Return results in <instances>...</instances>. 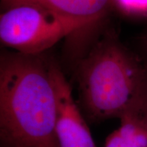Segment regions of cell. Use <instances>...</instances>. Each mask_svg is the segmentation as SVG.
Instances as JSON below:
<instances>
[{
	"label": "cell",
	"instance_id": "1",
	"mask_svg": "<svg viewBox=\"0 0 147 147\" xmlns=\"http://www.w3.org/2000/svg\"><path fill=\"white\" fill-rule=\"evenodd\" d=\"M58 64L45 53L0 57V136L5 147H59L55 135Z\"/></svg>",
	"mask_w": 147,
	"mask_h": 147
},
{
	"label": "cell",
	"instance_id": "2",
	"mask_svg": "<svg viewBox=\"0 0 147 147\" xmlns=\"http://www.w3.org/2000/svg\"><path fill=\"white\" fill-rule=\"evenodd\" d=\"M76 67L82 105L93 122L120 119L147 106V64L115 31L101 35Z\"/></svg>",
	"mask_w": 147,
	"mask_h": 147
},
{
	"label": "cell",
	"instance_id": "3",
	"mask_svg": "<svg viewBox=\"0 0 147 147\" xmlns=\"http://www.w3.org/2000/svg\"><path fill=\"white\" fill-rule=\"evenodd\" d=\"M80 31L74 23L54 12L31 3L1 7V45L27 55L45 53L64 38Z\"/></svg>",
	"mask_w": 147,
	"mask_h": 147
},
{
	"label": "cell",
	"instance_id": "4",
	"mask_svg": "<svg viewBox=\"0 0 147 147\" xmlns=\"http://www.w3.org/2000/svg\"><path fill=\"white\" fill-rule=\"evenodd\" d=\"M57 117L55 135L59 147H96L69 82L58 65L55 71Z\"/></svg>",
	"mask_w": 147,
	"mask_h": 147
},
{
	"label": "cell",
	"instance_id": "5",
	"mask_svg": "<svg viewBox=\"0 0 147 147\" xmlns=\"http://www.w3.org/2000/svg\"><path fill=\"white\" fill-rule=\"evenodd\" d=\"M18 3H31L54 12L74 23L84 34L99 26L111 13L110 0H1V7Z\"/></svg>",
	"mask_w": 147,
	"mask_h": 147
},
{
	"label": "cell",
	"instance_id": "6",
	"mask_svg": "<svg viewBox=\"0 0 147 147\" xmlns=\"http://www.w3.org/2000/svg\"><path fill=\"white\" fill-rule=\"evenodd\" d=\"M106 138L104 147H147V110L126 114Z\"/></svg>",
	"mask_w": 147,
	"mask_h": 147
},
{
	"label": "cell",
	"instance_id": "7",
	"mask_svg": "<svg viewBox=\"0 0 147 147\" xmlns=\"http://www.w3.org/2000/svg\"><path fill=\"white\" fill-rule=\"evenodd\" d=\"M111 12L131 19L147 18V0H110Z\"/></svg>",
	"mask_w": 147,
	"mask_h": 147
}]
</instances>
